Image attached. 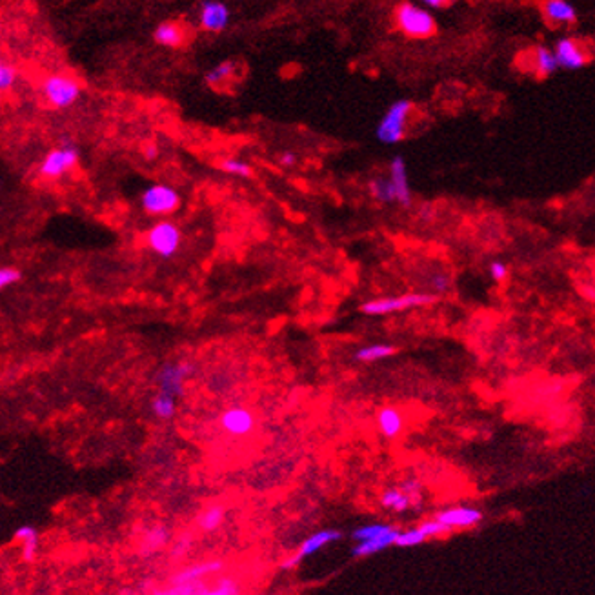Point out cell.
I'll use <instances>...</instances> for the list:
<instances>
[{
	"label": "cell",
	"mask_w": 595,
	"mask_h": 595,
	"mask_svg": "<svg viewBox=\"0 0 595 595\" xmlns=\"http://www.w3.org/2000/svg\"><path fill=\"white\" fill-rule=\"evenodd\" d=\"M395 24L410 39H430L437 32L433 15L422 6L403 2L395 9Z\"/></svg>",
	"instance_id": "6da1fadb"
},
{
	"label": "cell",
	"mask_w": 595,
	"mask_h": 595,
	"mask_svg": "<svg viewBox=\"0 0 595 595\" xmlns=\"http://www.w3.org/2000/svg\"><path fill=\"white\" fill-rule=\"evenodd\" d=\"M42 97L53 110L72 107L80 97V84L67 73H51L42 82Z\"/></svg>",
	"instance_id": "7a4b0ae2"
},
{
	"label": "cell",
	"mask_w": 595,
	"mask_h": 595,
	"mask_svg": "<svg viewBox=\"0 0 595 595\" xmlns=\"http://www.w3.org/2000/svg\"><path fill=\"white\" fill-rule=\"evenodd\" d=\"M436 294H430V292H417V294H403L395 295V297H382V299H373V301L365 302L360 306V311L365 315H388V313H395V311L410 310V308H419V306H428L431 302L437 301Z\"/></svg>",
	"instance_id": "3957f363"
},
{
	"label": "cell",
	"mask_w": 595,
	"mask_h": 595,
	"mask_svg": "<svg viewBox=\"0 0 595 595\" xmlns=\"http://www.w3.org/2000/svg\"><path fill=\"white\" fill-rule=\"evenodd\" d=\"M413 104L406 98L395 100L388 107V112L377 124L375 135L382 144H397L400 143L406 135V122L412 113Z\"/></svg>",
	"instance_id": "277c9868"
},
{
	"label": "cell",
	"mask_w": 595,
	"mask_h": 595,
	"mask_svg": "<svg viewBox=\"0 0 595 595\" xmlns=\"http://www.w3.org/2000/svg\"><path fill=\"white\" fill-rule=\"evenodd\" d=\"M422 486L419 480H405L400 486H391L381 493V506L393 514H405L408 510H419L422 506Z\"/></svg>",
	"instance_id": "5b68a950"
},
{
	"label": "cell",
	"mask_w": 595,
	"mask_h": 595,
	"mask_svg": "<svg viewBox=\"0 0 595 595\" xmlns=\"http://www.w3.org/2000/svg\"><path fill=\"white\" fill-rule=\"evenodd\" d=\"M146 246L155 255L162 259L174 257L181 248L183 242V231L178 230L177 224L174 221L162 218L159 223H155L150 230L146 231Z\"/></svg>",
	"instance_id": "8992f818"
},
{
	"label": "cell",
	"mask_w": 595,
	"mask_h": 595,
	"mask_svg": "<svg viewBox=\"0 0 595 595\" xmlns=\"http://www.w3.org/2000/svg\"><path fill=\"white\" fill-rule=\"evenodd\" d=\"M140 206L144 214L151 217H168L174 215L181 206V195L168 184H151L140 195Z\"/></svg>",
	"instance_id": "52a82bcc"
},
{
	"label": "cell",
	"mask_w": 595,
	"mask_h": 595,
	"mask_svg": "<svg viewBox=\"0 0 595 595\" xmlns=\"http://www.w3.org/2000/svg\"><path fill=\"white\" fill-rule=\"evenodd\" d=\"M80 153L73 144L66 143L63 146L53 148L49 151L48 155L42 159L39 166V174L44 178H60L63 175L70 174L72 169H75L79 166Z\"/></svg>",
	"instance_id": "ba28073f"
},
{
	"label": "cell",
	"mask_w": 595,
	"mask_h": 595,
	"mask_svg": "<svg viewBox=\"0 0 595 595\" xmlns=\"http://www.w3.org/2000/svg\"><path fill=\"white\" fill-rule=\"evenodd\" d=\"M195 372L191 362H168L157 373V384L159 391H164L168 395H174L177 399L183 395L184 381Z\"/></svg>",
	"instance_id": "9c48e42d"
},
{
	"label": "cell",
	"mask_w": 595,
	"mask_h": 595,
	"mask_svg": "<svg viewBox=\"0 0 595 595\" xmlns=\"http://www.w3.org/2000/svg\"><path fill=\"white\" fill-rule=\"evenodd\" d=\"M554 53H556L559 67L570 70V72L581 70L588 63L587 49L582 48L581 42H577L575 39H570V37H563V39L557 40L556 46H554Z\"/></svg>",
	"instance_id": "30bf717a"
},
{
	"label": "cell",
	"mask_w": 595,
	"mask_h": 595,
	"mask_svg": "<svg viewBox=\"0 0 595 595\" xmlns=\"http://www.w3.org/2000/svg\"><path fill=\"white\" fill-rule=\"evenodd\" d=\"M483 511L479 508L473 506H453L446 508V510L437 511L433 519H437L439 523L446 524L448 528H452L453 532L457 530H468L473 528L477 524L483 521Z\"/></svg>",
	"instance_id": "8fae6325"
},
{
	"label": "cell",
	"mask_w": 595,
	"mask_h": 595,
	"mask_svg": "<svg viewBox=\"0 0 595 595\" xmlns=\"http://www.w3.org/2000/svg\"><path fill=\"white\" fill-rule=\"evenodd\" d=\"M199 24L204 32L223 33L230 24V8L217 0L202 2L199 9Z\"/></svg>",
	"instance_id": "7c38bea8"
},
{
	"label": "cell",
	"mask_w": 595,
	"mask_h": 595,
	"mask_svg": "<svg viewBox=\"0 0 595 595\" xmlns=\"http://www.w3.org/2000/svg\"><path fill=\"white\" fill-rule=\"evenodd\" d=\"M226 568L224 561L211 559V561H202V563L191 564L186 566L184 570L177 572L174 577L169 579V587H177V584H186V582H195L202 581V579H209L217 575L218 572H223Z\"/></svg>",
	"instance_id": "4fadbf2b"
},
{
	"label": "cell",
	"mask_w": 595,
	"mask_h": 595,
	"mask_svg": "<svg viewBox=\"0 0 595 595\" xmlns=\"http://www.w3.org/2000/svg\"><path fill=\"white\" fill-rule=\"evenodd\" d=\"M218 422H221V428H223L224 431H228L230 436L244 437L248 436L249 431L254 430L255 417L249 410L240 408V406H233V408L224 410Z\"/></svg>",
	"instance_id": "5bb4252c"
},
{
	"label": "cell",
	"mask_w": 595,
	"mask_h": 595,
	"mask_svg": "<svg viewBox=\"0 0 595 595\" xmlns=\"http://www.w3.org/2000/svg\"><path fill=\"white\" fill-rule=\"evenodd\" d=\"M390 183L395 190V202L408 208L412 204V190L408 183V171H406V162L400 155H395L390 162Z\"/></svg>",
	"instance_id": "9a60e30c"
},
{
	"label": "cell",
	"mask_w": 595,
	"mask_h": 595,
	"mask_svg": "<svg viewBox=\"0 0 595 595\" xmlns=\"http://www.w3.org/2000/svg\"><path fill=\"white\" fill-rule=\"evenodd\" d=\"M377 428L382 437L397 439L405 430V415L395 406H384L377 412Z\"/></svg>",
	"instance_id": "2e32d148"
},
{
	"label": "cell",
	"mask_w": 595,
	"mask_h": 595,
	"mask_svg": "<svg viewBox=\"0 0 595 595\" xmlns=\"http://www.w3.org/2000/svg\"><path fill=\"white\" fill-rule=\"evenodd\" d=\"M186 27L181 22H175V20L160 22L153 32V40L164 48H181V46L186 44Z\"/></svg>",
	"instance_id": "e0dca14e"
},
{
	"label": "cell",
	"mask_w": 595,
	"mask_h": 595,
	"mask_svg": "<svg viewBox=\"0 0 595 595\" xmlns=\"http://www.w3.org/2000/svg\"><path fill=\"white\" fill-rule=\"evenodd\" d=\"M341 537H342V533L339 532V530H320V532L311 533L310 537H308L306 541L302 542L301 547H299V550H297V554H295V556H297L299 561L306 559V557L317 554L320 548L328 547V544L339 541Z\"/></svg>",
	"instance_id": "ac0fdd59"
},
{
	"label": "cell",
	"mask_w": 595,
	"mask_h": 595,
	"mask_svg": "<svg viewBox=\"0 0 595 595\" xmlns=\"http://www.w3.org/2000/svg\"><path fill=\"white\" fill-rule=\"evenodd\" d=\"M542 11L550 24H573L577 20V9L566 0H548L542 4Z\"/></svg>",
	"instance_id": "d6986e66"
},
{
	"label": "cell",
	"mask_w": 595,
	"mask_h": 595,
	"mask_svg": "<svg viewBox=\"0 0 595 595\" xmlns=\"http://www.w3.org/2000/svg\"><path fill=\"white\" fill-rule=\"evenodd\" d=\"M399 533L400 532L397 528H391L390 532L382 533V535H379V537L370 539V541L357 542V547L351 550V554H353V557H368V556H373V554H377V551L386 550L388 547L395 544Z\"/></svg>",
	"instance_id": "ffe728a7"
},
{
	"label": "cell",
	"mask_w": 595,
	"mask_h": 595,
	"mask_svg": "<svg viewBox=\"0 0 595 595\" xmlns=\"http://www.w3.org/2000/svg\"><path fill=\"white\" fill-rule=\"evenodd\" d=\"M169 541V530L162 524H155L151 526L150 530H146V533L140 539V556H151L155 551L162 550L166 547V542Z\"/></svg>",
	"instance_id": "44dd1931"
},
{
	"label": "cell",
	"mask_w": 595,
	"mask_h": 595,
	"mask_svg": "<svg viewBox=\"0 0 595 595\" xmlns=\"http://www.w3.org/2000/svg\"><path fill=\"white\" fill-rule=\"evenodd\" d=\"M533 70L539 77H550L551 73H556L559 70V64H557L554 49L547 46H537L533 51Z\"/></svg>",
	"instance_id": "7402d4cb"
},
{
	"label": "cell",
	"mask_w": 595,
	"mask_h": 595,
	"mask_svg": "<svg viewBox=\"0 0 595 595\" xmlns=\"http://www.w3.org/2000/svg\"><path fill=\"white\" fill-rule=\"evenodd\" d=\"M226 506H223V504H211V506H208L200 514L199 519H197V526H199L202 532H215V530L221 528L224 521H226Z\"/></svg>",
	"instance_id": "603a6c76"
},
{
	"label": "cell",
	"mask_w": 595,
	"mask_h": 595,
	"mask_svg": "<svg viewBox=\"0 0 595 595\" xmlns=\"http://www.w3.org/2000/svg\"><path fill=\"white\" fill-rule=\"evenodd\" d=\"M395 353V346L391 344H368L355 351V359L360 362H375V360L388 359Z\"/></svg>",
	"instance_id": "cb8c5ba5"
},
{
	"label": "cell",
	"mask_w": 595,
	"mask_h": 595,
	"mask_svg": "<svg viewBox=\"0 0 595 595\" xmlns=\"http://www.w3.org/2000/svg\"><path fill=\"white\" fill-rule=\"evenodd\" d=\"M151 410H153V413H155V417L168 421V419L174 417L175 412H177L175 397L168 395V393H164V391H159V393L153 397V400H151Z\"/></svg>",
	"instance_id": "d4e9b609"
},
{
	"label": "cell",
	"mask_w": 595,
	"mask_h": 595,
	"mask_svg": "<svg viewBox=\"0 0 595 595\" xmlns=\"http://www.w3.org/2000/svg\"><path fill=\"white\" fill-rule=\"evenodd\" d=\"M202 595H242V588L237 579L224 575V577H217L214 582H209V587Z\"/></svg>",
	"instance_id": "484cf974"
},
{
	"label": "cell",
	"mask_w": 595,
	"mask_h": 595,
	"mask_svg": "<svg viewBox=\"0 0 595 595\" xmlns=\"http://www.w3.org/2000/svg\"><path fill=\"white\" fill-rule=\"evenodd\" d=\"M208 587H209V579H202V581L186 582V584H177V587L162 588V590H157L153 595H202Z\"/></svg>",
	"instance_id": "4316f807"
},
{
	"label": "cell",
	"mask_w": 595,
	"mask_h": 595,
	"mask_svg": "<svg viewBox=\"0 0 595 595\" xmlns=\"http://www.w3.org/2000/svg\"><path fill=\"white\" fill-rule=\"evenodd\" d=\"M370 193L379 202H395V190L391 186L390 178L375 177L370 181Z\"/></svg>",
	"instance_id": "83f0119b"
},
{
	"label": "cell",
	"mask_w": 595,
	"mask_h": 595,
	"mask_svg": "<svg viewBox=\"0 0 595 595\" xmlns=\"http://www.w3.org/2000/svg\"><path fill=\"white\" fill-rule=\"evenodd\" d=\"M233 75H235V63L224 60V63L217 64V66L211 67V70L206 73V82H208L209 86L224 84V82L230 80Z\"/></svg>",
	"instance_id": "f1b7e54d"
},
{
	"label": "cell",
	"mask_w": 595,
	"mask_h": 595,
	"mask_svg": "<svg viewBox=\"0 0 595 595\" xmlns=\"http://www.w3.org/2000/svg\"><path fill=\"white\" fill-rule=\"evenodd\" d=\"M391 528H393L391 524H384V523L366 524V526H360V528H357L355 532L351 533V537L355 539L357 542L370 541V539H375L379 537V535H382V533L390 532Z\"/></svg>",
	"instance_id": "f546056e"
},
{
	"label": "cell",
	"mask_w": 595,
	"mask_h": 595,
	"mask_svg": "<svg viewBox=\"0 0 595 595\" xmlns=\"http://www.w3.org/2000/svg\"><path fill=\"white\" fill-rule=\"evenodd\" d=\"M218 169H223V171H226V174L230 175H237V177H254L251 166L240 159H224L223 162H218Z\"/></svg>",
	"instance_id": "4dcf8cb0"
},
{
	"label": "cell",
	"mask_w": 595,
	"mask_h": 595,
	"mask_svg": "<svg viewBox=\"0 0 595 595\" xmlns=\"http://www.w3.org/2000/svg\"><path fill=\"white\" fill-rule=\"evenodd\" d=\"M424 541H428L426 533L422 532V528H410L406 532H400L399 537L395 541V547L399 548H410V547H419Z\"/></svg>",
	"instance_id": "1f68e13d"
},
{
	"label": "cell",
	"mask_w": 595,
	"mask_h": 595,
	"mask_svg": "<svg viewBox=\"0 0 595 595\" xmlns=\"http://www.w3.org/2000/svg\"><path fill=\"white\" fill-rule=\"evenodd\" d=\"M421 528H422V532L426 533L428 539L445 537V535H452V533H455L452 528H448L446 524L439 523V521L433 519V517H431V519H428V521H424V523L421 524Z\"/></svg>",
	"instance_id": "d6a6232c"
},
{
	"label": "cell",
	"mask_w": 595,
	"mask_h": 595,
	"mask_svg": "<svg viewBox=\"0 0 595 595\" xmlns=\"http://www.w3.org/2000/svg\"><path fill=\"white\" fill-rule=\"evenodd\" d=\"M17 82V70L9 63H0V89L2 91H9Z\"/></svg>",
	"instance_id": "836d02e7"
},
{
	"label": "cell",
	"mask_w": 595,
	"mask_h": 595,
	"mask_svg": "<svg viewBox=\"0 0 595 595\" xmlns=\"http://www.w3.org/2000/svg\"><path fill=\"white\" fill-rule=\"evenodd\" d=\"M22 279V271L15 266H2L0 268V288H9L17 285Z\"/></svg>",
	"instance_id": "e575fe53"
},
{
	"label": "cell",
	"mask_w": 595,
	"mask_h": 595,
	"mask_svg": "<svg viewBox=\"0 0 595 595\" xmlns=\"http://www.w3.org/2000/svg\"><path fill=\"white\" fill-rule=\"evenodd\" d=\"M430 286L433 288L436 295L446 294L450 289V286H452V277H450L448 273H445V271H437L436 275H431Z\"/></svg>",
	"instance_id": "d590c367"
},
{
	"label": "cell",
	"mask_w": 595,
	"mask_h": 595,
	"mask_svg": "<svg viewBox=\"0 0 595 595\" xmlns=\"http://www.w3.org/2000/svg\"><path fill=\"white\" fill-rule=\"evenodd\" d=\"M37 550H39V535H35V537L27 539V541L22 542V559L26 561V563L35 561Z\"/></svg>",
	"instance_id": "8d00e7d4"
},
{
	"label": "cell",
	"mask_w": 595,
	"mask_h": 595,
	"mask_svg": "<svg viewBox=\"0 0 595 595\" xmlns=\"http://www.w3.org/2000/svg\"><path fill=\"white\" fill-rule=\"evenodd\" d=\"M490 277H492L493 280L501 282V280H504L508 277V266L502 261H493L492 264H490Z\"/></svg>",
	"instance_id": "74e56055"
},
{
	"label": "cell",
	"mask_w": 595,
	"mask_h": 595,
	"mask_svg": "<svg viewBox=\"0 0 595 595\" xmlns=\"http://www.w3.org/2000/svg\"><path fill=\"white\" fill-rule=\"evenodd\" d=\"M37 535V530L33 528V526H20V528H17V532H15V539L20 542L27 541V539H32Z\"/></svg>",
	"instance_id": "f35d334b"
},
{
	"label": "cell",
	"mask_w": 595,
	"mask_h": 595,
	"mask_svg": "<svg viewBox=\"0 0 595 595\" xmlns=\"http://www.w3.org/2000/svg\"><path fill=\"white\" fill-rule=\"evenodd\" d=\"M297 160H299V157L295 155L294 151H282V153H280V157H279V162H280V166H282V168H294V166L297 164Z\"/></svg>",
	"instance_id": "ab89813d"
},
{
	"label": "cell",
	"mask_w": 595,
	"mask_h": 595,
	"mask_svg": "<svg viewBox=\"0 0 595 595\" xmlns=\"http://www.w3.org/2000/svg\"><path fill=\"white\" fill-rule=\"evenodd\" d=\"M424 6H428V8H446L448 6V2L446 0H424Z\"/></svg>",
	"instance_id": "60d3db41"
},
{
	"label": "cell",
	"mask_w": 595,
	"mask_h": 595,
	"mask_svg": "<svg viewBox=\"0 0 595 595\" xmlns=\"http://www.w3.org/2000/svg\"><path fill=\"white\" fill-rule=\"evenodd\" d=\"M144 155H146V159H155V157H157V148L155 146H148L146 151H144Z\"/></svg>",
	"instance_id": "b9f144b4"
}]
</instances>
